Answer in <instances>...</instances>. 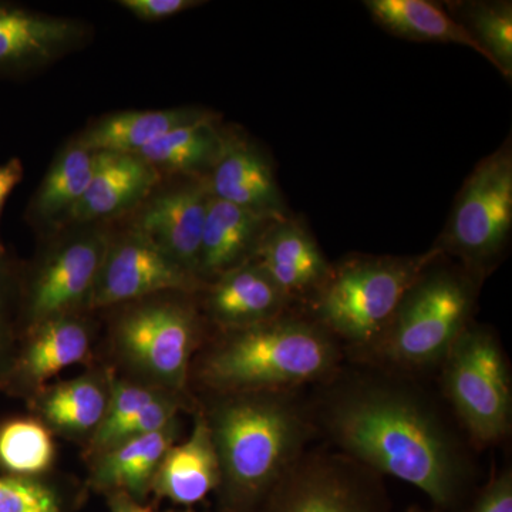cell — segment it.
<instances>
[{
	"mask_svg": "<svg viewBox=\"0 0 512 512\" xmlns=\"http://www.w3.org/2000/svg\"><path fill=\"white\" fill-rule=\"evenodd\" d=\"M183 404V397L180 394H161L158 399L148 403L140 412L133 414L130 419L121 423L116 429L90 440V454L94 457L103 453L107 448L113 447L114 444L120 443V441L163 430L168 424L180 419L178 413H180Z\"/></svg>",
	"mask_w": 512,
	"mask_h": 512,
	"instance_id": "cell-29",
	"label": "cell"
},
{
	"mask_svg": "<svg viewBox=\"0 0 512 512\" xmlns=\"http://www.w3.org/2000/svg\"><path fill=\"white\" fill-rule=\"evenodd\" d=\"M340 357L338 340L318 323L282 315L251 328L222 332L201 356L195 373L217 396L293 392L330 379Z\"/></svg>",
	"mask_w": 512,
	"mask_h": 512,
	"instance_id": "cell-3",
	"label": "cell"
},
{
	"mask_svg": "<svg viewBox=\"0 0 512 512\" xmlns=\"http://www.w3.org/2000/svg\"><path fill=\"white\" fill-rule=\"evenodd\" d=\"M202 286L153 242L128 228L111 234L87 309L144 301L161 293H191Z\"/></svg>",
	"mask_w": 512,
	"mask_h": 512,
	"instance_id": "cell-11",
	"label": "cell"
},
{
	"mask_svg": "<svg viewBox=\"0 0 512 512\" xmlns=\"http://www.w3.org/2000/svg\"><path fill=\"white\" fill-rule=\"evenodd\" d=\"M10 291V269L3 249L0 247V318H3V308L8 301Z\"/></svg>",
	"mask_w": 512,
	"mask_h": 512,
	"instance_id": "cell-37",
	"label": "cell"
},
{
	"mask_svg": "<svg viewBox=\"0 0 512 512\" xmlns=\"http://www.w3.org/2000/svg\"><path fill=\"white\" fill-rule=\"evenodd\" d=\"M180 419L163 430L114 444L94 456L89 485L97 493L126 494L140 503L151 495V485L168 448L180 439Z\"/></svg>",
	"mask_w": 512,
	"mask_h": 512,
	"instance_id": "cell-18",
	"label": "cell"
},
{
	"mask_svg": "<svg viewBox=\"0 0 512 512\" xmlns=\"http://www.w3.org/2000/svg\"><path fill=\"white\" fill-rule=\"evenodd\" d=\"M406 512H440L437 510H426V508H421L419 505H414V507H410Z\"/></svg>",
	"mask_w": 512,
	"mask_h": 512,
	"instance_id": "cell-38",
	"label": "cell"
},
{
	"mask_svg": "<svg viewBox=\"0 0 512 512\" xmlns=\"http://www.w3.org/2000/svg\"><path fill=\"white\" fill-rule=\"evenodd\" d=\"M37 262L25 298L26 330L87 309L111 234L106 225H76Z\"/></svg>",
	"mask_w": 512,
	"mask_h": 512,
	"instance_id": "cell-9",
	"label": "cell"
},
{
	"mask_svg": "<svg viewBox=\"0 0 512 512\" xmlns=\"http://www.w3.org/2000/svg\"><path fill=\"white\" fill-rule=\"evenodd\" d=\"M285 220V218H284ZM276 218L210 197L202 229L198 278L204 285L254 258Z\"/></svg>",
	"mask_w": 512,
	"mask_h": 512,
	"instance_id": "cell-21",
	"label": "cell"
},
{
	"mask_svg": "<svg viewBox=\"0 0 512 512\" xmlns=\"http://www.w3.org/2000/svg\"><path fill=\"white\" fill-rule=\"evenodd\" d=\"M204 414L220 463L218 512H256L305 453L311 417L292 392L220 394Z\"/></svg>",
	"mask_w": 512,
	"mask_h": 512,
	"instance_id": "cell-2",
	"label": "cell"
},
{
	"mask_svg": "<svg viewBox=\"0 0 512 512\" xmlns=\"http://www.w3.org/2000/svg\"><path fill=\"white\" fill-rule=\"evenodd\" d=\"M448 402L478 446L507 437L512 421L511 373L490 330L468 325L443 360Z\"/></svg>",
	"mask_w": 512,
	"mask_h": 512,
	"instance_id": "cell-7",
	"label": "cell"
},
{
	"mask_svg": "<svg viewBox=\"0 0 512 512\" xmlns=\"http://www.w3.org/2000/svg\"><path fill=\"white\" fill-rule=\"evenodd\" d=\"M164 393L170 392H165V390L137 379H119V377L110 375V394L106 417L92 439L116 429L117 426L130 419L133 414L140 412L148 403L154 402Z\"/></svg>",
	"mask_w": 512,
	"mask_h": 512,
	"instance_id": "cell-31",
	"label": "cell"
},
{
	"mask_svg": "<svg viewBox=\"0 0 512 512\" xmlns=\"http://www.w3.org/2000/svg\"><path fill=\"white\" fill-rule=\"evenodd\" d=\"M109 394L110 373H84L47 384L33 394V409L53 434L90 440L106 417Z\"/></svg>",
	"mask_w": 512,
	"mask_h": 512,
	"instance_id": "cell-22",
	"label": "cell"
},
{
	"mask_svg": "<svg viewBox=\"0 0 512 512\" xmlns=\"http://www.w3.org/2000/svg\"><path fill=\"white\" fill-rule=\"evenodd\" d=\"M107 505H109L110 512H194L191 508H184V510H157L146 503L134 500L126 494H109L106 495Z\"/></svg>",
	"mask_w": 512,
	"mask_h": 512,
	"instance_id": "cell-36",
	"label": "cell"
},
{
	"mask_svg": "<svg viewBox=\"0 0 512 512\" xmlns=\"http://www.w3.org/2000/svg\"><path fill=\"white\" fill-rule=\"evenodd\" d=\"M210 116L198 107L120 111L94 121L76 141L96 153L138 154L168 131Z\"/></svg>",
	"mask_w": 512,
	"mask_h": 512,
	"instance_id": "cell-23",
	"label": "cell"
},
{
	"mask_svg": "<svg viewBox=\"0 0 512 512\" xmlns=\"http://www.w3.org/2000/svg\"><path fill=\"white\" fill-rule=\"evenodd\" d=\"M121 8L143 22H158L173 18L185 10L195 9L205 5L200 0H120Z\"/></svg>",
	"mask_w": 512,
	"mask_h": 512,
	"instance_id": "cell-32",
	"label": "cell"
},
{
	"mask_svg": "<svg viewBox=\"0 0 512 512\" xmlns=\"http://www.w3.org/2000/svg\"><path fill=\"white\" fill-rule=\"evenodd\" d=\"M161 177L156 168L136 154L97 153L92 183L70 224H101L137 210L156 190Z\"/></svg>",
	"mask_w": 512,
	"mask_h": 512,
	"instance_id": "cell-17",
	"label": "cell"
},
{
	"mask_svg": "<svg viewBox=\"0 0 512 512\" xmlns=\"http://www.w3.org/2000/svg\"><path fill=\"white\" fill-rule=\"evenodd\" d=\"M251 261L261 266L291 301L312 298L332 272L311 232L291 217L266 229Z\"/></svg>",
	"mask_w": 512,
	"mask_h": 512,
	"instance_id": "cell-15",
	"label": "cell"
},
{
	"mask_svg": "<svg viewBox=\"0 0 512 512\" xmlns=\"http://www.w3.org/2000/svg\"><path fill=\"white\" fill-rule=\"evenodd\" d=\"M220 463L204 412L195 414L190 436L168 448L158 467L151 494L178 507L201 503L220 487Z\"/></svg>",
	"mask_w": 512,
	"mask_h": 512,
	"instance_id": "cell-20",
	"label": "cell"
},
{
	"mask_svg": "<svg viewBox=\"0 0 512 512\" xmlns=\"http://www.w3.org/2000/svg\"><path fill=\"white\" fill-rule=\"evenodd\" d=\"M22 161L19 158H10L6 163L0 164V217L9 195L23 180Z\"/></svg>",
	"mask_w": 512,
	"mask_h": 512,
	"instance_id": "cell-34",
	"label": "cell"
},
{
	"mask_svg": "<svg viewBox=\"0 0 512 512\" xmlns=\"http://www.w3.org/2000/svg\"><path fill=\"white\" fill-rule=\"evenodd\" d=\"M323 394L316 419L340 454L419 488L437 511L464 503L470 467L426 397L382 377L342 380Z\"/></svg>",
	"mask_w": 512,
	"mask_h": 512,
	"instance_id": "cell-1",
	"label": "cell"
},
{
	"mask_svg": "<svg viewBox=\"0 0 512 512\" xmlns=\"http://www.w3.org/2000/svg\"><path fill=\"white\" fill-rule=\"evenodd\" d=\"M373 20L394 36L414 42L454 43L468 47L490 62L483 47L437 3L429 0H367Z\"/></svg>",
	"mask_w": 512,
	"mask_h": 512,
	"instance_id": "cell-26",
	"label": "cell"
},
{
	"mask_svg": "<svg viewBox=\"0 0 512 512\" xmlns=\"http://www.w3.org/2000/svg\"><path fill=\"white\" fill-rule=\"evenodd\" d=\"M204 181L218 200L276 220L289 217L268 157L241 134L225 131L220 157Z\"/></svg>",
	"mask_w": 512,
	"mask_h": 512,
	"instance_id": "cell-14",
	"label": "cell"
},
{
	"mask_svg": "<svg viewBox=\"0 0 512 512\" xmlns=\"http://www.w3.org/2000/svg\"><path fill=\"white\" fill-rule=\"evenodd\" d=\"M464 28L487 53L505 79L512 76L511 2H474L463 6Z\"/></svg>",
	"mask_w": 512,
	"mask_h": 512,
	"instance_id": "cell-28",
	"label": "cell"
},
{
	"mask_svg": "<svg viewBox=\"0 0 512 512\" xmlns=\"http://www.w3.org/2000/svg\"><path fill=\"white\" fill-rule=\"evenodd\" d=\"M256 512H389L375 473L343 454L303 453Z\"/></svg>",
	"mask_w": 512,
	"mask_h": 512,
	"instance_id": "cell-10",
	"label": "cell"
},
{
	"mask_svg": "<svg viewBox=\"0 0 512 512\" xmlns=\"http://www.w3.org/2000/svg\"><path fill=\"white\" fill-rule=\"evenodd\" d=\"M512 227V150L510 140L485 157L467 178L437 245L473 271L503 251Z\"/></svg>",
	"mask_w": 512,
	"mask_h": 512,
	"instance_id": "cell-8",
	"label": "cell"
},
{
	"mask_svg": "<svg viewBox=\"0 0 512 512\" xmlns=\"http://www.w3.org/2000/svg\"><path fill=\"white\" fill-rule=\"evenodd\" d=\"M210 197L204 180H188L153 192L134 210L128 228L153 242L200 281L202 229Z\"/></svg>",
	"mask_w": 512,
	"mask_h": 512,
	"instance_id": "cell-12",
	"label": "cell"
},
{
	"mask_svg": "<svg viewBox=\"0 0 512 512\" xmlns=\"http://www.w3.org/2000/svg\"><path fill=\"white\" fill-rule=\"evenodd\" d=\"M201 330L191 303L158 295L131 303L114 326V345L137 380L183 396Z\"/></svg>",
	"mask_w": 512,
	"mask_h": 512,
	"instance_id": "cell-6",
	"label": "cell"
},
{
	"mask_svg": "<svg viewBox=\"0 0 512 512\" xmlns=\"http://www.w3.org/2000/svg\"><path fill=\"white\" fill-rule=\"evenodd\" d=\"M97 153L77 143L62 148L30 202L29 215L37 225L62 228L70 224L96 171Z\"/></svg>",
	"mask_w": 512,
	"mask_h": 512,
	"instance_id": "cell-24",
	"label": "cell"
},
{
	"mask_svg": "<svg viewBox=\"0 0 512 512\" xmlns=\"http://www.w3.org/2000/svg\"><path fill=\"white\" fill-rule=\"evenodd\" d=\"M0 512H70L66 498L45 477L0 476Z\"/></svg>",
	"mask_w": 512,
	"mask_h": 512,
	"instance_id": "cell-30",
	"label": "cell"
},
{
	"mask_svg": "<svg viewBox=\"0 0 512 512\" xmlns=\"http://www.w3.org/2000/svg\"><path fill=\"white\" fill-rule=\"evenodd\" d=\"M468 512H512V473L505 468L491 478Z\"/></svg>",
	"mask_w": 512,
	"mask_h": 512,
	"instance_id": "cell-33",
	"label": "cell"
},
{
	"mask_svg": "<svg viewBox=\"0 0 512 512\" xmlns=\"http://www.w3.org/2000/svg\"><path fill=\"white\" fill-rule=\"evenodd\" d=\"M92 352V332L77 315L59 316L28 330V340L16 353L10 383L33 394L69 367L80 365Z\"/></svg>",
	"mask_w": 512,
	"mask_h": 512,
	"instance_id": "cell-19",
	"label": "cell"
},
{
	"mask_svg": "<svg viewBox=\"0 0 512 512\" xmlns=\"http://www.w3.org/2000/svg\"><path fill=\"white\" fill-rule=\"evenodd\" d=\"M434 247L414 256H357L336 268L312 296L315 322L336 340L369 353L409 289L440 258Z\"/></svg>",
	"mask_w": 512,
	"mask_h": 512,
	"instance_id": "cell-4",
	"label": "cell"
},
{
	"mask_svg": "<svg viewBox=\"0 0 512 512\" xmlns=\"http://www.w3.org/2000/svg\"><path fill=\"white\" fill-rule=\"evenodd\" d=\"M16 352L8 325L0 318V389L12 379L15 367Z\"/></svg>",
	"mask_w": 512,
	"mask_h": 512,
	"instance_id": "cell-35",
	"label": "cell"
},
{
	"mask_svg": "<svg viewBox=\"0 0 512 512\" xmlns=\"http://www.w3.org/2000/svg\"><path fill=\"white\" fill-rule=\"evenodd\" d=\"M53 433L39 417H12L0 423L3 476L42 478L55 464Z\"/></svg>",
	"mask_w": 512,
	"mask_h": 512,
	"instance_id": "cell-27",
	"label": "cell"
},
{
	"mask_svg": "<svg viewBox=\"0 0 512 512\" xmlns=\"http://www.w3.org/2000/svg\"><path fill=\"white\" fill-rule=\"evenodd\" d=\"M291 302L261 266L248 261L207 285L205 309L222 332H232L286 315Z\"/></svg>",
	"mask_w": 512,
	"mask_h": 512,
	"instance_id": "cell-16",
	"label": "cell"
},
{
	"mask_svg": "<svg viewBox=\"0 0 512 512\" xmlns=\"http://www.w3.org/2000/svg\"><path fill=\"white\" fill-rule=\"evenodd\" d=\"M225 131L217 117L185 124L168 131L136 156L143 158L158 173L183 175L188 180H205L220 157Z\"/></svg>",
	"mask_w": 512,
	"mask_h": 512,
	"instance_id": "cell-25",
	"label": "cell"
},
{
	"mask_svg": "<svg viewBox=\"0 0 512 512\" xmlns=\"http://www.w3.org/2000/svg\"><path fill=\"white\" fill-rule=\"evenodd\" d=\"M434 264L406 293L389 328L370 350L380 362L407 370L439 365L470 325L473 278Z\"/></svg>",
	"mask_w": 512,
	"mask_h": 512,
	"instance_id": "cell-5",
	"label": "cell"
},
{
	"mask_svg": "<svg viewBox=\"0 0 512 512\" xmlns=\"http://www.w3.org/2000/svg\"><path fill=\"white\" fill-rule=\"evenodd\" d=\"M83 20L0 2V73H29L57 62L90 39Z\"/></svg>",
	"mask_w": 512,
	"mask_h": 512,
	"instance_id": "cell-13",
	"label": "cell"
}]
</instances>
